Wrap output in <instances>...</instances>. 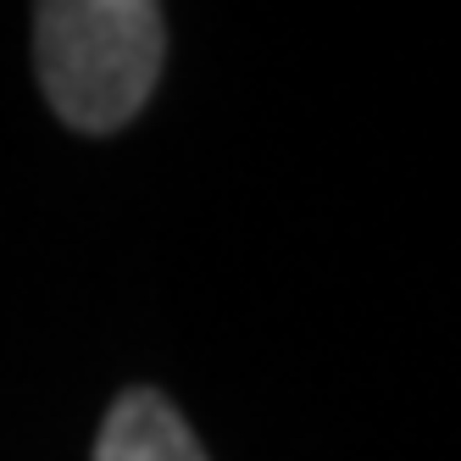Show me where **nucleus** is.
<instances>
[{"label":"nucleus","mask_w":461,"mask_h":461,"mask_svg":"<svg viewBox=\"0 0 461 461\" xmlns=\"http://www.w3.org/2000/svg\"><path fill=\"white\" fill-rule=\"evenodd\" d=\"M167 28L150 0H45L34 12L40 89L78 134L134 122L156 89Z\"/></svg>","instance_id":"1"},{"label":"nucleus","mask_w":461,"mask_h":461,"mask_svg":"<svg viewBox=\"0 0 461 461\" xmlns=\"http://www.w3.org/2000/svg\"><path fill=\"white\" fill-rule=\"evenodd\" d=\"M95 461H206V450L156 389H128L101 422Z\"/></svg>","instance_id":"2"}]
</instances>
